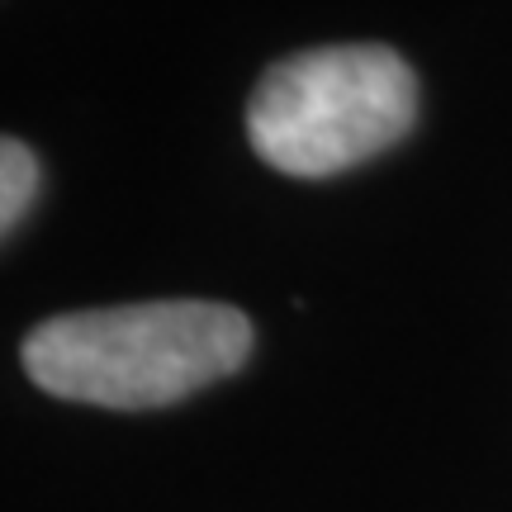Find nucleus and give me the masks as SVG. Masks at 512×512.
<instances>
[{
    "label": "nucleus",
    "instance_id": "nucleus-3",
    "mask_svg": "<svg viewBox=\"0 0 512 512\" xmlns=\"http://www.w3.org/2000/svg\"><path fill=\"white\" fill-rule=\"evenodd\" d=\"M38 195V157L19 138L0 143V228L15 233Z\"/></svg>",
    "mask_w": 512,
    "mask_h": 512
},
{
    "label": "nucleus",
    "instance_id": "nucleus-1",
    "mask_svg": "<svg viewBox=\"0 0 512 512\" xmlns=\"http://www.w3.org/2000/svg\"><path fill=\"white\" fill-rule=\"evenodd\" d=\"M252 356L247 313L204 299L62 313L24 337L38 389L95 408H166L238 375Z\"/></svg>",
    "mask_w": 512,
    "mask_h": 512
},
{
    "label": "nucleus",
    "instance_id": "nucleus-2",
    "mask_svg": "<svg viewBox=\"0 0 512 512\" xmlns=\"http://www.w3.org/2000/svg\"><path fill=\"white\" fill-rule=\"evenodd\" d=\"M418 119V76L394 48L347 43L275 62L247 100L256 157L318 181L394 147Z\"/></svg>",
    "mask_w": 512,
    "mask_h": 512
}]
</instances>
